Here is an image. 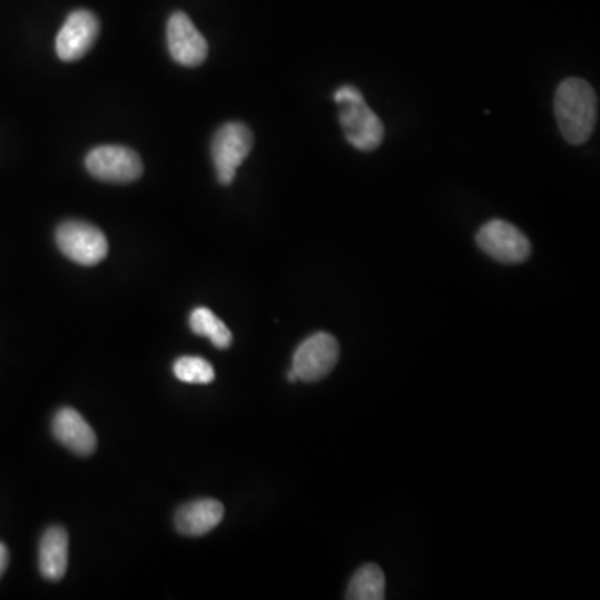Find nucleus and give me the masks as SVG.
I'll use <instances>...</instances> for the list:
<instances>
[{"label": "nucleus", "instance_id": "2", "mask_svg": "<svg viewBox=\"0 0 600 600\" xmlns=\"http://www.w3.org/2000/svg\"><path fill=\"white\" fill-rule=\"evenodd\" d=\"M334 100L341 107L338 120L347 142L362 153L377 149L384 140V124L365 104L361 90L354 86H342L335 90Z\"/></svg>", "mask_w": 600, "mask_h": 600}, {"label": "nucleus", "instance_id": "10", "mask_svg": "<svg viewBox=\"0 0 600 600\" xmlns=\"http://www.w3.org/2000/svg\"><path fill=\"white\" fill-rule=\"evenodd\" d=\"M52 432L53 437L73 454L90 455L96 451V432L76 409H60L53 417Z\"/></svg>", "mask_w": 600, "mask_h": 600}, {"label": "nucleus", "instance_id": "3", "mask_svg": "<svg viewBox=\"0 0 600 600\" xmlns=\"http://www.w3.org/2000/svg\"><path fill=\"white\" fill-rule=\"evenodd\" d=\"M56 243L67 259L80 266H97L109 253V243L102 230L82 220L60 224L57 227Z\"/></svg>", "mask_w": 600, "mask_h": 600}, {"label": "nucleus", "instance_id": "11", "mask_svg": "<svg viewBox=\"0 0 600 600\" xmlns=\"http://www.w3.org/2000/svg\"><path fill=\"white\" fill-rule=\"evenodd\" d=\"M224 519V505L216 499H200L183 505L176 514V529L189 538L209 534Z\"/></svg>", "mask_w": 600, "mask_h": 600}, {"label": "nucleus", "instance_id": "7", "mask_svg": "<svg viewBox=\"0 0 600 600\" xmlns=\"http://www.w3.org/2000/svg\"><path fill=\"white\" fill-rule=\"evenodd\" d=\"M478 246L492 259L502 264H521L531 256L528 237L505 220H491L481 227Z\"/></svg>", "mask_w": 600, "mask_h": 600}, {"label": "nucleus", "instance_id": "6", "mask_svg": "<svg viewBox=\"0 0 600 600\" xmlns=\"http://www.w3.org/2000/svg\"><path fill=\"white\" fill-rule=\"evenodd\" d=\"M338 361V342L327 332L305 338L293 358V371L304 382H318L334 371Z\"/></svg>", "mask_w": 600, "mask_h": 600}, {"label": "nucleus", "instance_id": "14", "mask_svg": "<svg viewBox=\"0 0 600 600\" xmlns=\"http://www.w3.org/2000/svg\"><path fill=\"white\" fill-rule=\"evenodd\" d=\"M189 324L194 334L210 338V342L217 348H229L230 344H233V332L210 308H194L189 317Z\"/></svg>", "mask_w": 600, "mask_h": 600}, {"label": "nucleus", "instance_id": "13", "mask_svg": "<svg viewBox=\"0 0 600 600\" xmlns=\"http://www.w3.org/2000/svg\"><path fill=\"white\" fill-rule=\"evenodd\" d=\"M351 600H382L385 598V576L375 564H365L355 572L348 584L347 596Z\"/></svg>", "mask_w": 600, "mask_h": 600}, {"label": "nucleus", "instance_id": "12", "mask_svg": "<svg viewBox=\"0 0 600 600\" xmlns=\"http://www.w3.org/2000/svg\"><path fill=\"white\" fill-rule=\"evenodd\" d=\"M69 564V535L66 529L53 525L40 539L39 569L47 581L57 582L66 576Z\"/></svg>", "mask_w": 600, "mask_h": 600}, {"label": "nucleus", "instance_id": "8", "mask_svg": "<svg viewBox=\"0 0 600 600\" xmlns=\"http://www.w3.org/2000/svg\"><path fill=\"white\" fill-rule=\"evenodd\" d=\"M99 37V19L89 10H73L56 37V52L63 62L82 59Z\"/></svg>", "mask_w": 600, "mask_h": 600}, {"label": "nucleus", "instance_id": "5", "mask_svg": "<svg viewBox=\"0 0 600 600\" xmlns=\"http://www.w3.org/2000/svg\"><path fill=\"white\" fill-rule=\"evenodd\" d=\"M86 167L96 179L112 184L134 183L144 173L139 154L122 146L96 147L87 154Z\"/></svg>", "mask_w": 600, "mask_h": 600}, {"label": "nucleus", "instance_id": "9", "mask_svg": "<svg viewBox=\"0 0 600 600\" xmlns=\"http://www.w3.org/2000/svg\"><path fill=\"white\" fill-rule=\"evenodd\" d=\"M167 43L169 52L177 63L184 67H197L207 59L209 46L206 37L199 32L187 13L176 12L167 23Z\"/></svg>", "mask_w": 600, "mask_h": 600}, {"label": "nucleus", "instance_id": "15", "mask_svg": "<svg viewBox=\"0 0 600 600\" xmlns=\"http://www.w3.org/2000/svg\"><path fill=\"white\" fill-rule=\"evenodd\" d=\"M174 375L186 384H210L216 378V371L206 358L186 355L177 358Z\"/></svg>", "mask_w": 600, "mask_h": 600}, {"label": "nucleus", "instance_id": "1", "mask_svg": "<svg viewBox=\"0 0 600 600\" xmlns=\"http://www.w3.org/2000/svg\"><path fill=\"white\" fill-rule=\"evenodd\" d=\"M599 100L591 83L565 79L555 92V117L562 136L572 146L588 142L598 122Z\"/></svg>", "mask_w": 600, "mask_h": 600}, {"label": "nucleus", "instance_id": "4", "mask_svg": "<svg viewBox=\"0 0 600 600\" xmlns=\"http://www.w3.org/2000/svg\"><path fill=\"white\" fill-rule=\"evenodd\" d=\"M254 146V136L243 122H227L217 130L213 140V160L217 179L223 186H230L237 169L247 159Z\"/></svg>", "mask_w": 600, "mask_h": 600}, {"label": "nucleus", "instance_id": "16", "mask_svg": "<svg viewBox=\"0 0 600 600\" xmlns=\"http://www.w3.org/2000/svg\"><path fill=\"white\" fill-rule=\"evenodd\" d=\"M7 564H9V552H7L6 545L0 542V578L6 572Z\"/></svg>", "mask_w": 600, "mask_h": 600}, {"label": "nucleus", "instance_id": "17", "mask_svg": "<svg viewBox=\"0 0 600 600\" xmlns=\"http://www.w3.org/2000/svg\"><path fill=\"white\" fill-rule=\"evenodd\" d=\"M287 377H289V382H297V381H299V378H297L296 372H294L293 368H291L289 375H287Z\"/></svg>", "mask_w": 600, "mask_h": 600}]
</instances>
